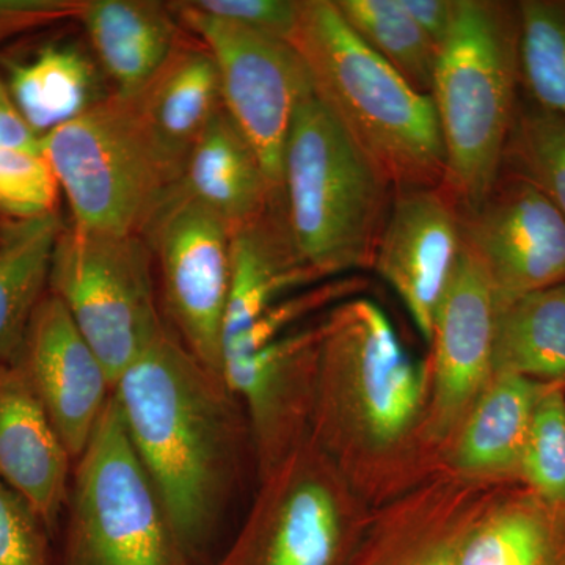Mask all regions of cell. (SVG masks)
Returning <instances> with one entry per match:
<instances>
[{
  "label": "cell",
  "instance_id": "obj_34",
  "mask_svg": "<svg viewBox=\"0 0 565 565\" xmlns=\"http://www.w3.org/2000/svg\"><path fill=\"white\" fill-rule=\"evenodd\" d=\"M46 530L31 505L0 479V565H46Z\"/></svg>",
  "mask_w": 565,
  "mask_h": 565
},
{
  "label": "cell",
  "instance_id": "obj_30",
  "mask_svg": "<svg viewBox=\"0 0 565 565\" xmlns=\"http://www.w3.org/2000/svg\"><path fill=\"white\" fill-rule=\"evenodd\" d=\"M501 172L531 182L565 217V117L533 102L519 104Z\"/></svg>",
  "mask_w": 565,
  "mask_h": 565
},
{
  "label": "cell",
  "instance_id": "obj_29",
  "mask_svg": "<svg viewBox=\"0 0 565 565\" xmlns=\"http://www.w3.org/2000/svg\"><path fill=\"white\" fill-rule=\"evenodd\" d=\"M520 77L531 102L565 117V0H522Z\"/></svg>",
  "mask_w": 565,
  "mask_h": 565
},
{
  "label": "cell",
  "instance_id": "obj_35",
  "mask_svg": "<svg viewBox=\"0 0 565 565\" xmlns=\"http://www.w3.org/2000/svg\"><path fill=\"white\" fill-rule=\"evenodd\" d=\"M189 3L207 17L286 43H291L302 9V2L297 0H193Z\"/></svg>",
  "mask_w": 565,
  "mask_h": 565
},
{
  "label": "cell",
  "instance_id": "obj_38",
  "mask_svg": "<svg viewBox=\"0 0 565 565\" xmlns=\"http://www.w3.org/2000/svg\"><path fill=\"white\" fill-rule=\"evenodd\" d=\"M0 147L43 152L41 139L29 128L14 106L7 82L0 74Z\"/></svg>",
  "mask_w": 565,
  "mask_h": 565
},
{
  "label": "cell",
  "instance_id": "obj_33",
  "mask_svg": "<svg viewBox=\"0 0 565 565\" xmlns=\"http://www.w3.org/2000/svg\"><path fill=\"white\" fill-rule=\"evenodd\" d=\"M61 185L43 152L0 147V218L22 221L57 212Z\"/></svg>",
  "mask_w": 565,
  "mask_h": 565
},
{
  "label": "cell",
  "instance_id": "obj_37",
  "mask_svg": "<svg viewBox=\"0 0 565 565\" xmlns=\"http://www.w3.org/2000/svg\"><path fill=\"white\" fill-rule=\"evenodd\" d=\"M405 11L438 51H441L456 22L459 0H401Z\"/></svg>",
  "mask_w": 565,
  "mask_h": 565
},
{
  "label": "cell",
  "instance_id": "obj_4",
  "mask_svg": "<svg viewBox=\"0 0 565 565\" xmlns=\"http://www.w3.org/2000/svg\"><path fill=\"white\" fill-rule=\"evenodd\" d=\"M520 82L519 2L459 0L430 96L444 140V185L462 211L478 206L500 177Z\"/></svg>",
  "mask_w": 565,
  "mask_h": 565
},
{
  "label": "cell",
  "instance_id": "obj_16",
  "mask_svg": "<svg viewBox=\"0 0 565 565\" xmlns=\"http://www.w3.org/2000/svg\"><path fill=\"white\" fill-rule=\"evenodd\" d=\"M498 487L438 471L373 509L349 565H459L465 539Z\"/></svg>",
  "mask_w": 565,
  "mask_h": 565
},
{
  "label": "cell",
  "instance_id": "obj_36",
  "mask_svg": "<svg viewBox=\"0 0 565 565\" xmlns=\"http://www.w3.org/2000/svg\"><path fill=\"white\" fill-rule=\"evenodd\" d=\"M84 0H0V44L29 32L77 20Z\"/></svg>",
  "mask_w": 565,
  "mask_h": 565
},
{
  "label": "cell",
  "instance_id": "obj_23",
  "mask_svg": "<svg viewBox=\"0 0 565 565\" xmlns=\"http://www.w3.org/2000/svg\"><path fill=\"white\" fill-rule=\"evenodd\" d=\"M172 191L217 215L232 234L259 217L281 193L225 107L193 145Z\"/></svg>",
  "mask_w": 565,
  "mask_h": 565
},
{
  "label": "cell",
  "instance_id": "obj_22",
  "mask_svg": "<svg viewBox=\"0 0 565 565\" xmlns=\"http://www.w3.org/2000/svg\"><path fill=\"white\" fill-rule=\"evenodd\" d=\"M318 282L294 243L280 193L259 217L232 234V286L223 341L243 332L282 297Z\"/></svg>",
  "mask_w": 565,
  "mask_h": 565
},
{
  "label": "cell",
  "instance_id": "obj_11",
  "mask_svg": "<svg viewBox=\"0 0 565 565\" xmlns=\"http://www.w3.org/2000/svg\"><path fill=\"white\" fill-rule=\"evenodd\" d=\"M141 236L161 278L169 329L204 366L222 375L232 230L202 204L172 191Z\"/></svg>",
  "mask_w": 565,
  "mask_h": 565
},
{
  "label": "cell",
  "instance_id": "obj_25",
  "mask_svg": "<svg viewBox=\"0 0 565 565\" xmlns=\"http://www.w3.org/2000/svg\"><path fill=\"white\" fill-rule=\"evenodd\" d=\"M459 565H565V514L525 486L498 487L465 539Z\"/></svg>",
  "mask_w": 565,
  "mask_h": 565
},
{
  "label": "cell",
  "instance_id": "obj_24",
  "mask_svg": "<svg viewBox=\"0 0 565 565\" xmlns=\"http://www.w3.org/2000/svg\"><path fill=\"white\" fill-rule=\"evenodd\" d=\"M3 79L21 117L40 139L111 95L96 58L73 41H51L31 57L7 62Z\"/></svg>",
  "mask_w": 565,
  "mask_h": 565
},
{
  "label": "cell",
  "instance_id": "obj_5",
  "mask_svg": "<svg viewBox=\"0 0 565 565\" xmlns=\"http://www.w3.org/2000/svg\"><path fill=\"white\" fill-rule=\"evenodd\" d=\"M393 189L316 96L294 117L282 154L289 230L319 280L373 269Z\"/></svg>",
  "mask_w": 565,
  "mask_h": 565
},
{
  "label": "cell",
  "instance_id": "obj_27",
  "mask_svg": "<svg viewBox=\"0 0 565 565\" xmlns=\"http://www.w3.org/2000/svg\"><path fill=\"white\" fill-rule=\"evenodd\" d=\"M493 373L565 385V282L497 308Z\"/></svg>",
  "mask_w": 565,
  "mask_h": 565
},
{
  "label": "cell",
  "instance_id": "obj_13",
  "mask_svg": "<svg viewBox=\"0 0 565 565\" xmlns=\"http://www.w3.org/2000/svg\"><path fill=\"white\" fill-rule=\"evenodd\" d=\"M462 239L484 267L498 307L565 282V217L514 173L501 172L486 199L462 211Z\"/></svg>",
  "mask_w": 565,
  "mask_h": 565
},
{
  "label": "cell",
  "instance_id": "obj_3",
  "mask_svg": "<svg viewBox=\"0 0 565 565\" xmlns=\"http://www.w3.org/2000/svg\"><path fill=\"white\" fill-rule=\"evenodd\" d=\"M291 44L313 92L394 192L444 184L446 158L433 96L371 51L333 0H302Z\"/></svg>",
  "mask_w": 565,
  "mask_h": 565
},
{
  "label": "cell",
  "instance_id": "obj_15",
  "mask_svg": "<svg viewBox=\"0 0 565 565\" xmlns=\"http://www.w3.org/2000/svg\"><path fill=\"white\" fill-rule=\"evenodd\" d=\"M462 248V210L444 184L393 193L373 269L427 344Z\"/></svg>",
  "mask_w": 565,
  "mask_h": 565
},
{
  "label": "cell",
  "instance_id": "obj_8",
  "mask_svg": "<svg viewBox=\"0 0 565 565\" xmlns=\"http://www.w3.org/2000/svg\"><path fill=\"white\" fill-rule=\"evenodd\" d=\"M373 509L307 441L258 493L218 565H349Z\"/></svg>",
  "mask_w": 565,
  "mask_h": 565
},
{
  "label": "cell",
  "instance_id": "obj_28",
  "mask_svg": "<svg viewBox=\"0 0 565 565\" xmlns=\"http://www.w3.org/2000/svg\"><path fill=\"white\" fill-rule=\"evenodd\" d=\"M359 39L416 92L430 96L438 54L401 0H334Z\"/></svg>",
  "mask_w": 565,
  "mask_h": 565
},
{
  "label": "cell",
  "instance_id": "obj_14",
  "mask_svg": "<svg viewBox=\"0 0 565 565\" xmlns=\"http://www.w3.org/2000/svg\"><path fill=\"white\" fill-rule=\"evenodd\" d=\"M319 344L321 321L223 360V379L247 418L259 481L311 440Z\"/></svg>",
  "mask_w": 565,
  "mask_h": 565
},
{
  "label": "cell",
  "instance_id": "obj_1",
  "mask_svg": "<svg viewBox=\"0 0 565 565\" xmlns=\"http://www.w3.org/2000/svg\"><path fill=\"white\" fill-rule=\"evenodd\" d=\"M427 364L366 297L321 319L311 441L353 492L381 508L445 470L426 438Z\"/></svg>",
  "mask_w": 565,
  "mask_h": 565
},
{
  "label": "cell",
  "instance_id": "obj_9",
  "mask_svg": "<svg viewBox=\"0 0 565 565\" xmlns=\"http://www.w3.org/2000/svg\"><path fill=\"white\" fill-rule=\"evenodd\" d=\"M156 267L141 234L65 225L52 259L50 291L98 353L111 382L166 329Z\"/></svg>",
  "mask_w": 565,
  "mask_h": 565
},
{
  "label": "cell",
  "instance_id": "obj_2",
  "mask_svg": "<svg viewBox=\"0 0 565 565\" xmlns=\"http://www.w3.org/2000/svg\"><path fill=\"white\" fill-rule=\"evenodd\" d=\"M126 434L189 556L228 512L252 452L243 405L169 326L114 385Z\"/></svg>",
  "mask_w": 565,
  "mask_h": 565
},
{
  "label": "cell",
  "instance_id": "obj_26",
  "mask_svg": "<svg viewBox=\"0 0 565 565\" xmlns=\"http://www.w3.org/2000/svg\"><path fill=\"white\" fill-rule=\"evenodd\" d=\"M58 212L0 222V364H17L33 316L50 294Z\"/></svg>",
  "mask_w": 565,
  "mask_h": 565
},
{
  "label": "cell",
  "instance_id": "obj_12",
  "mask_svg": "<svg viewBox=\"0 0 565 565\" xmlns=\"http://www.w3.org/2000/svg\"><path fill=\"white\" fill-rule=\"evenodd\" d=\"M497 308L484 267L463 245L435 316L426 362V438L441 463L465 418L493 379Z\"/></svg>",
  "mask_w": 565,
  "mask_h": 565
},
{
  "label": "cell",
  "instance_id": "obj_31",
  "mask_svg": "<svg viewBox=\"0 0 565 565\" xmlns=\"http://www.w3.org/2000/svg\"><path fill=\"white\" fill-rule=\"evenodd\" d=\"M520 484L565 514V385H548L539 401Z\"/></svg>",
  "mask_w": 565,
  "mask_h": 565
},
{
  "label": "cell",
  "instance_id": "obj_17",
  "mask_svg": "<svg viewBox=\"0 0 565 565\" xmlns=\"http://www.w3.org/2000/svg\"><path fill=\"white\" fill-rule=\"evenodd\" d=\"M17 364L76 460L114 394V382L51 291L33 316Z\"/></svg>",
  "mask_w": 565,
  "mask_h": 565
},
{
  "label": "cell",
  "instance_id": "obj_19",
  "mask_svg": "<svg viewBox=\"0 0 565 565\" xmlns=\"http://www.w3.org/2000/svg\"><path fill=\"white\" fill-rule=\"evenodd\" d=\"M546 388L520 375H493L446 449L445 470L482 484H520L535 408Z\"/></svg>",
  "mask_w": 565,
  "mask_h": 565
},
{
  "label": "cell",
  "instance_id": "obj_39",
  "mask_svg": "<svg viewBox=\"0 0 565 565\" xmlns=\"http://www.w3.org/2000/svg\"><path fill=\"white\" fill-rule=\"evenodd\" d=\"M0 222H2V218H0Z\"/></svg>",
  "mask_w": 565,
  "mask_h": 565
},
{
  "label": "cell",
  "instance_id": "obj_20",
  "mask_svg": "<svg viewBox=\"0 0 565 565\" xmlns=\"http://www.w3.org/2000/svg\"><path fill=\"white\" fill-rule=\"evenodd\" d=\"M77 21L118 96L139 93L184 36L170 3L156 0H84Z\"/></svg>",
  "mask_w": 565,
  "mask_h": 565
},
{
  "label": "cell",
  "instance_id": "obj_32",
  "mask_svg": "<svg viewBox=\"0 0 565 565\" xmlns=\"http://www.w3.org/2000/svg\"><path fill=\"white\" fill-rule=\"evenodd\" d=\"M366 289L362 277H338L318 282L302 291L289 294L264 311L252 326L236 337L223 341L222 363L230 356L245 355L263 348L275 338L297 329V323L319 310H330L334 305L360 296Z\"/></svg>",
  "mask_w": 565,
  "mask_h": 565
},
{
  "label": "cell",
  "instance_id": "obj_6",
  "mask_svg": "<svg viewBox=\"0 0 565 565\" xmlns=\"http://www.w3.org/2000/svg\"><path fill=\"white\" fill-rule=\"evenodd\" d=\"M77 228L141 234L178 182L132 98L115 95L41 137Z\"/></svg>",
  "mask_w": 565,
  "mask_h": 565
},
{
  "label": "cell",
  "instance_id": "obj_21",
  "mask_svg": "<svg viewBox=\"0 0 565 565\" xmlns=\"http://www.w3.org/2000/svg\"><path fill=\"white\" fill-rule=\"evenodd\" d=\"M125 98H132L178 180L193 145L223 109L217 66L193 36H182L159 73L139 93Z\"/></svg>",
  "mask_w": 565,
  "mask_h": 565
},
{
  "label": "cell",
  "instance_id": "obj_7",
  "mask_svg": "<svg viewBox=\"0 0 565 565\" xmlns=\"http://www.w3.org/2000/svg\"><path fill=\"white\" fill-rule=\"evenodd\" d=\"M66 565H191L111 394L66 498Z\"/></svg>",
  "mask_w": 565,
  "mask_h": 565
},
{
  "label": "cell",
  "instance_id": "obj_10",
  "mask_svg": "<svg viewBox=\"0 0 565 565\" xmlns=\"http://www.w3.org/2000/svg\"><path fill=\"white\" fill-rule=\"evenodd\" d=\"M184 32L210 51L223 107L281 192L282 154L296 111L315 95L302 55L291 43L207 17L189 2H170Z\"/></svg>",
  "mask_w": 565,
  "mask_h": 565
},
{
  "label": "cell",
  "instance_id": "obj_18",
  "mask_svg": "<svg viewBox=\"0 0 565 565\" xmlns=\"http://www.w3.org/2000/svg\"><path fill=\"white\" fill-rule=\"evenodd\" d=\"M74 460L18 364H0V479L47 530L65 511Z\"/></svg>",
  "mask_w": 565,
  "mask_h": 565
}]
</instances>
